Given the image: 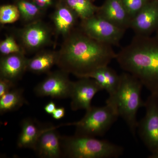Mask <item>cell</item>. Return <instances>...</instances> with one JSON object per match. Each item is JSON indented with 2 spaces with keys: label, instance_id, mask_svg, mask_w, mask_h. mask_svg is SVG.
<instances>
[{
  "label": "cell",
  "instance_id": "ffe728a7",
  "mask_svg": "<svg viewBox=\"0 0 158 158\" xmlns=\"http://www.w3.org/2000/svg\"><path fill=\"white\" fill-rule=\"evenodd\" d=\"M15 4L19 10L21 19L27 24L40 20L45 11L31 0H15Z\"/></svg>",
  "mask_w": 158,
  "mask_h": 158
},
{
  "label": "cell",
  "instance_id": "7c38bea8",
  "mask_svg": "<svg viewBox=\"0 0 158 158\" xmlns=\"http://www.w3.org/2000/svg\"><path fill=\"white\" fill-rule=\"evenodd\" d=\"M59 127L52 125L40 137L34 150L41 158H59L63 157L61 146L62 136L56 130Z\"/></svg>",
  "mask_w": 158,
  "mask_h": 158
},
{
  "label": "cell",
  "instance_id": "52a82bcc",
  "mask_svg": "<svg viewBox=\"0 0 158 158\" xmlns=\"http://www.w3.org/2000/svg\"><path fill=\"white\" fill-rule=\"evenodd\" d=\"M80 28L89 37L97 41L117 46H119L126 31L96 14L81 20Z\"/></svg>",
  "mask_w": 158,
  "mask_h": 158
},
{
  "label": "cell",
  "instance_id": "1f68e13d",
  "mask_svg": "<svg viewBox=\"0 0 158 158\" xmlns=\"http://www.w3.org/2000/svg\"></svg>",
  "mask_w": 158,
  "mask_h": 158
},
{
  "label": "cell",
  "instance_id": "3957f363",
  "mask_svg": "<svg viewBox=\"0 0 158 158\" xmlns=\"http://www.w3.org/2000/svg\"><path fill=\"white\" fill-rule=\"evenodd\" d=\"M120 77L118 89L106 101L115 106L119 117L123 119L132 135L135 137L138 123L137 113L144 106L141 95L143 85L137 78L127 72L122 73Z\"/></svg>",
  "mask_w": 158,
  "mask_h": 158
},
{
  "label": "cell",
  "instance_id": "484cf974",
  "mask_svg": "<svg viewBox=\"0 0 158 158\" xmlns=\"http://www.w3.org/2000/svg\"><path fill=\"white\" fill-rule=\"evenodd\" d=\"M36 6L45 11L53 4V0H31Z\"/></svg>",
  "mask_w": 158,
  "mask_h": 158
},
{
  "label": "cell",
  "instance_id": "7402d4cb",
  "mask_svg": "<svg viewBox=\"0 0 158 158\" xmlns=\"http://www.w3.org/2000/svg\"><path fill=\"white\" fill-rule=\"evenodd\" d=\"M19 19V11L15 4H7L0 7V23L2 24L13 23Z\"/></svg>",
  "mask_w": 158,
  "mask_h": 158
},
{
  "label": "cell",
  "instance_id": "30bf717a",
  "mask_svg": "<svg viewBox=\"0 0 158 158\" xmlns=\"http://www.w3.org/2000/svg\"><path fill=\"white\" fill-rule=\"evenodd\" d=\"M103 90L97 82L89 77L80 78L73 82L70 98L72 110H87L91 106L92 99L99 91Z\"/></svg>",
  "mask_w": 158,
  "mask_h": 158
},
{
  "label": "cell",
  "instance_id": "8992f818",
  "mask_svg": "<svg viewBox=\"0 0 158 158\" xmlns=\"http://www.w3.org/2000/svg\"><path fill=\"white\" fill-rule=\"evenodd\" d=\"M144 107L145 115L138 122L137 132L153 155L158 153V94H150L144 102Z\"/></svg>",
  "mask_w": 158,
  "mask_h": 158
},
{
  "label": "cell",
  "instance_id": "7a4b0ae2",
  "mask_svg": "<svg viewBox=\"0 0 158 158\" xmlns=\"http://www.w3.org/2000/svg\"><path fill=\"white\" fill-rule=\"evenodd\" d=\"M121 69L132 75L150 94H158V39L135 34L116 54Z\"/></svg>",
  "mask_w": 158,
  "mask_h": 158
},
{
  "label": "cell",
  "instance_id": "cb8c5ba5",
  "mask_svg": "<svg viewBox=\"0 0 158 158\" xmlns=\"http://www.w3.org/2000/svg\"><path fill=\"white\" fill-rule=\"evenodd\" d=\"M132 19L146 6L150 0H121Z\"/></svg>",
  "mask_w": 158,
  "mask_h": 158
},
{
  "label": "cell",
  "instance_id": "603a6c76",
  "mask_svg": "<svg viewBox=\"0 0 158 158\" xmlns=\"http://www.w3.org/2000/svg\"><path fill=\"white\" fill-rule=\"evenodd\" d=\"M0 52L2 56L15 53H24L25 52L12 35L7 36L0 43Z\"/></svg>",
  "mask_w": 158,
  "mask_h": 158
},
{
  "label": "cell",
  "instance_id": "5bb4252c",
  "mask_svg": "<svg viewBox=\"0 0 158 158\" xmlns=\"http://www.w3.org/2000/svg\"><path fill=\"white\" fill-rule=\"evenodd\" d=\"M51 18L57 36L64 38L74 29L79 17L64 0H58Z\"/></svg>",
  "mask_w": 158,
  "mask_h": 158
},
{
  "label": "cell",
  "instance_id": "4dcf8cb0",
  "mask_svg": "<svg viewBox=\"0 0 158 158\" xmlns=\"http://www.w3.org/2000/svg\"><path fill=\"white\" fill-rule=\"evenodd\" d=\"M155 1H157V2H158V0H155Z\"/></svg>",
  "mask_w": 158,
  "mask_h": 158
},
{
  "label": "cell",
  "instance_id": "ba28073f",
  "mask_svg": "<svg viewBox=\"0 0 158 158\" xmlns=\"http://www.w3.org/2000/svg\"><path fill=\"white\" fill-rule=\"evenodd\" d=\"M19 44L25 52H35L41 50L52 42V31L41 20L27 24L16 32Z\"/></svg>",
  "mask_w": 158,
  "mask_h": 158
},
{
  "label": "cell",
  "instance_id": "9a60e30c",
  "mask_svg": "<svg viewBox=\"0 0 158 158\" xmlns=\"http://www.w3.org/2000/svg\"><path fill=\"white\" fill-rule=\"evenodd\" d=\"M21 130L17 141V147L34 150L42 133L52 124H43L36 119L27 118L21 123Z\"/></svg>",
  "mask_w": 158,
  "mask_h": 158
},
{
  "label": "cell",
  "instance_id": "277c9868",
  "mask_svg": "<svg viewBox=\"0 0 158 158\" xmlns=\"http://www.w3.org/2000/svg\"><path fill=\"white\" fill-rule=\"evenodd\" d=\"M63 157L69 158H116L124 152L123 147L94 137L62 136Z\"/></svg>",
  "mask_w": 158,
  "mask_h": 158
},
{
  "label": "cell",
  "instance_id": "d6986e66",
  "mask_svg": "<svg viewBox=\"0 0 158 158\" xmlns=\"http://www.w3.org/2000/svg\"><path fill=\"white\" fill-rule=\"evenodd\" d=\"M27 104L22 88H13L0 97V113L1 115L8 112L16 111Z\"/></svg>",
  "mask_w": 158,
  "mask_h": 158
},
{
  "label": "cell",
  "instance_id": "f546056e",
  "mask_svg": "<svg viewBox=\"0 0 158 158\" xmlns=\"http://www.w3.org/2000/svg\"><path fill=\"white\" fill-rule=\"evenodd\" d=\"M156 38H158V28H157V31Z\"/></svg>",
  "mask_w": 158,
  "mask_h": 158
},
{
  "label": "cell",
  "instance_id": "f1b7e54d",
  "mask_svg": "<svg viewBox=\"0 0 158 158\" xmlns=\"http://www.w3.org/2000/svg\"><path fill=\"white\" fill-rule=\"evenodd\" d=\"M148 158H158V153L153 155H150L148 156Z\"/></svg>",
  "mask_w": 158,
  "mask_h": 158
},
{
  "label": "cell",
  "instance_id": "83f0119b",
  "mask_svg": "<svg viewBox=\"0 0 158 158\" xmlns=\"http://www.w3.org/2000/svg\"><path fill=\"white\" fill-rule=\"evenodd\" d=\"M56 108V106L55 103L51 101L44 106V110L46 113L48 114L52 115Z\"/></svg>",
  "mask_w": 158,
  "mask_h": 158
},
{
  "label": "cell",
  "instance_id": "9c48e42d",
  "mask_svg": "<svg viewBox=\"0 0 158 158\" xmlns=\"http://www.w3.org/2000/svg\"><path fill=\"white\" fill-rule=\"evenodd\" d=\"M68 73L59 69L48 73L45 78L36 86L34 92L38 97L64 99L70 98L73 86Z\"/></svg>",
  "mask_w": 158,
  "mask_h": 158
},
{
  "label": "cell",
  "instance_id": "5b68a950",
  "mask_svg": "<svg viewBox=\"0 0 158 158\" xmlns=\"http://www.w3.org/2000/svg\"><path fill=\"white\" fill-rule=\"evenodd\" d=\"M80 121L69 123L76 127V135L85 137H102L110 129L119 116L115 106L106 101L101 107H91Z\"/></svg>",
  "mask_w": 158,
  "mask_h": 158
},
{
  "label": "cell",
  "instance_id": "44dd1931",
  "mask_svg": "<svg viewBox=\"0 0 158 158\" xmlns=\"http://www.w3.org/2000/svg\"><path fill=\"white\" fill-rule=\"evenodd\" d=\"M81 20L87 19L96 14L98 7L92 0H64Z\"/></svg>",
  "mask_w": 158,
  "mask_h": 158
},
{
  "label": "cell",
  "instance_id": "2e32d148",
  "mask_svg": "<svg viewBox=\"0 0 158 158\" xmlns=\"http://www.w3.org/2000/svg\"><path fill=\"white\" fill-rule=\"evenodd\" d=\"M24 53L2 56L0 59V77L16 82L27 71L28 59Z\"/></svg>",
  "mask_w": 158,
  "mask_h": 158
},
{
  "label": "cell",
  "instance_id": "d4e9b609",
  "mask_svg": "<svg viewBox=\"0 0 158 158\" xmlns=\"http://www.w3.org/2000/svg\"><path fill=\"white\" fill-rule=\"evenodd\" d=\"M15 87V82L0 77V97L9 92Z\"/></svg>",
  "mask_w": 158,
  "mask_h": 158
},
{
  "label": "cell",
  "instance_id": "e0dca14e",
  "mask_svg": "<svg viewBox=\"0 0 158 158\" xmlns=\"http://www.w3.org/2000/svg\"><path fill=\"white\" fill-rule=\"evenodd\" d=\"M58 60V51H40L28 59L27 71L37 74L48 73L53 66L57 65Z\"/></svg>",
  "mask_w": 158,
  "mask_h": 158
},
{
  "label": "cell",
  "instance_id": "4fadbf2b",
  "mask_svg": "<svg viewBox=\"0 0 158 158\" xmlns=\"http://www.w3.org/2000/svg\"><path fill=\"white\" fill-rule=\"evenodd\" d=\"M96 15L122 29L129 28L132 19L121 0H106Z\"/></svg>",
  "mask_w": 158,
  "mask_h": 158
},
{
  "label": "cell",
  "instance_id": "ac0fdd59",
  "mask_svg": "<svg viewBox=\"0 0 158 158\" xmlns=\"http://www.w3.org/2000/svg\"><path fill=\"white\" fill-rule=\"evenodd\" d=\"M87 77L96 81L103 90L107 91L109 96L113 95L116 92L120 79V75L117 74L114 69L108 65L97 69Z\"/></svg>",
  "mask_w": 158,
  "mask_h": 158
},
{
  "label": "cell",
  "instance_id": "6da1fadb",
  "mask_svg": "<svg viewBox=\"0 0 158 158\" xmlns=\"http://www.w3.org/2000/svg\"><path fill=\"white\" fill-rule=\"evenodd\" d=\"M64 38L58 51L57 66L79 78L87 77L116 59L112 46L91 38L80 28L74 29Z\"/></svg>",
  "mask_w": 158,
  "mask_h": 158
},
{
  "label": "cell",
  "instance_id": "4316f807",
  "mask_svg": "<svg viewBox=\"0 0 158 158\" xmlns=\"http://www.w3.org/2000/svg\"><path fill=\"white\" fill-rule=\"evenodd\" d=\"M65 108L62 107L57 108L54 113L52 114V116L55 119L59 120L65 116Z\"/></svg>",
  "mask_w": 158,
  "mask_h": 158
},
{
  "label": "cell",
  "instance_id": "8fae6325",
  "mask_svg": "<svg viewBox=\"0 0 158 158\" xmlns=\"http://www.w3.org/2000/svg\"><path fill=\"white\" fill-rule=\"evenodd\" d=\"M158 27V2L150 1L131 22L130 28L135 34L148 36Z\"/></svg>",
  "mask_w": 158,
  "mask_h": 158
}]
</instances>
